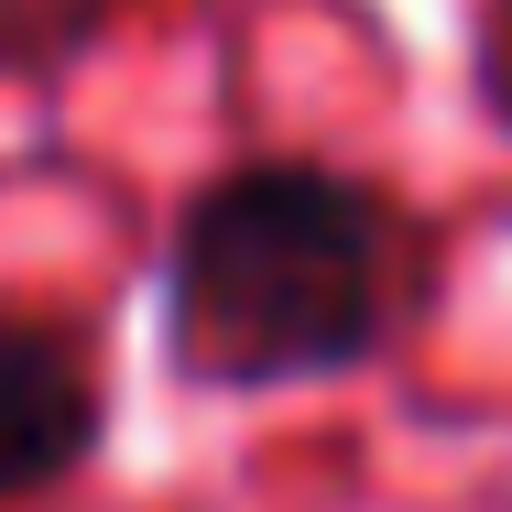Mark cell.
Segmentation results:
<instances>
[{
	"mask_svg": "<svg viewBox=\"0 0 512 512\" xmlns=\"http://www.w3.org/2000/svg\"><path fill=\"white\" fill-rule=\"evenodd\" d=\"M404 207L316 153H240L186 186L164 240V371L197 393H295L371 371L404 327Z\"/></svg>",
	"mask_w": 512,
	"mask_h": 512,
	"instance_id": "obj_1",
	"label": "cell"
},
{
	"mask_svg": "<svg viewBox=\"0 0 512 512\" xmlns=\"http://www.w3.org/2000/svg\"><path fill=\"white\" fill-rule=\"evenodd\" d=\"M109 436V382L66 316L0 306V512L66 491Z\"/></svg>",
	"mask_w": 512,
	"mask_h": 512,
	"instance_id": "obj_2",
	"label": "cell"
},
{
	"mask_svg": "<svg viewBox=\"0 0 512 512\" xmlns=\"http://www.w3.org/2000/svg\"><path fill=\"white\" fill-rule=\"evenodd\" d=\"M109 22H120V0H0V66H66Z\"/></svg>",
	"mask_w": 512,
	"mask_h": 512,
	"instance_id": "obj_3",
	"label": "cell"
},
{
	"mask_svg": "<svg viewBox=\"0 0 512 512\" xmlns=\"http://www.w3.org/2000/svg\"><path fill=\"white\" fill-rule=\"evenodd\" d=\"M469 88H480V120L512 142V0H480V33H469Z\"/></svg>",
	"mask_w": 512,
	"mask_h": 512,
	"instance_id": "obj_4",
	"label": "cell"
}]
</instances>
